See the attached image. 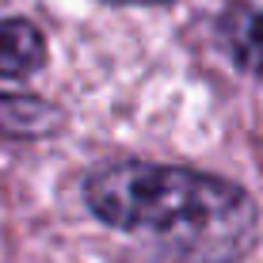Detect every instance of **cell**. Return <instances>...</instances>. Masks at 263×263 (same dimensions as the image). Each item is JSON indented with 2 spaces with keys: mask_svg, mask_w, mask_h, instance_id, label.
<instances>
[{
  "mask_svg": "<svg viewBox=\"0 0 263 263\" xmlns=\"http://www.w3.org/2000/svg\"><path fill=\"white\" fill-rule=\"evenodd\" d=\"M84 198L103 225L160 240L183 263H240L259 233L256 202L237 183L153 160L96 168Z\"/></svg>",
  "mask_w": 263,
  "mask_h": 263,
  "instance_id": "obj_1",
  "label": "cell"
},
{
  "mask_svg": "<svg viewBox=\"0 0 263 263\" xmlns=\"http://www.w3.org/2000/svg\"><path fill=\"white\" fill-rule=\"evenodd\" d=\"M229 58L237 61L244 72L263 80V8L256 4H233L217 23Z\"/></svg>",
  "mask_w": 263,
  "mask_h": 263,
  "instance_id": "obj_2",
  "label": "cell"
},
{
  "mask_svg": "<svg viewBox=\"0 0 263 263\" xmlns=\"http://www.w3.org/2000/svg\"><path fill=\"white\" fill-rule=\"evenodd\" d=\"M119 4H157V0H119Z\"/></svg>",
  "mask_w": 263,
  "mask_h": 263,
  "instance_id": "obj_5",
  "label": "cell"
},
{
  "mask_svg": "<svg viewBox=\"0 0 263 263\" xmlns=\"http://www.w3.org/2000/svg\"><path fill=\"white\" fill-rule=\"evenodd\" d=\"M46 65V39L31 20H0V80L34 77Z\"/></svg>",
  "mask_w": 263,
  "mask_h": 263,
  "instance_id": "obj_3",
  "label": "cell"
},
{
  "mask_svg": "<svg viewBox=\"0 0 263 263\" xmlns=\"http://www.w3.org/2000/svg\"><path fill=\"white\" fill-rule=\"evenodd\" d=\"M65 126L61 107L39 96H0V134L4 138H50Z\"/></svg>",
  "mask_w": 263,
  "mask_h": 263,
  "instance_id": "obj_4",
  "label": "cell"
}]
</instances>
